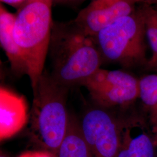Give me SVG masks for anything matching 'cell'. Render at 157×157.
<instances>
[{
  "label": "cell",
  "instance_id": "30bf717a",
  "mask_svg": "<svg viewBox=\"0 0 157 157\" xmlns=\"http://www.w3.org/2000/svg\"><path fill=\"white\" fill-rule=\"evenodd\" d=\"M15 15L0 5V43L11 65L12 72L17 77L28 75L29 69L22 53L15 41L13 28Z\"/></svg>",
  "mask_w": 157,
  "mask_h": 157
},
{
  "label": "cell",
  "instance_id": "2e32d148",
  "mask_svg": "<svg viewBox=\"0 0 157 157\" xmlns=\"http://www.w3.org/2000/svg\"><path fill=\"white\" fill-rule=\"evenodd\" d=\"M152 132L153 133L155 136V139L157 142V125L156 124H153V128H152Z\"/></svg>",
  "mask_w": 157,
  "mask_h": 157
},
{
  "label": "cell",
  "instance_id": "6da1fadb",
  "mask_svg": "<svg viewBox=\"0 0 157 157\" xmlns=\"http://www.w3.org/2000/svg\"><path fill=\"white\" fill-rule=\"evenodd\" d=\"M48 53L51 78L68 88L81 85L101 68V55L94 39L72 21L52 22Z\"/></svg>",
  "mask_w": 157,
  "mask_h": 157
},
{
  "label": "cell",
  "instance_id": "5bb4252c",
  "mask_svg": "<svg viewBox=\"0 0 157 157\" xmlns=\"http://www.w3.org/2000/svg\"><path fill=\"white\" fill-rule=\"evenodd\" d=\"M19 157H56L49 152L40 150L30 151L22 153Z\"/></svg>",
  "mask_w": 157,
  "mask_h": 157
},
{
  "label": "cell",
  "instance_id": "7c38bea8",
  "mask_svg": "<svg viewBox=\"0 0 157 157\" xmlns=\"http://www.w3.org/2000/svg\"><path fill=\"white\" fill-rule=\"evenodd\" d=\"M139 97L151 113L152 122L157 119V74L147 75L139 80Z\"/></svg>",
  "mask_w": 157,
  "mask_h": 157
},
{
  "label": "cell",
  "instance_id": "4fadbf2b",
  "mask_svg": "<svg viewBox=\"0 0 157 157\" xmlns=\"http://www.w3.org/2000/svg\"><path fill=\"white\" fill-rule=\"evenodd\" d=\"M140 11L144 22L146 35L153 52L149 63L151 66L157 67V8L147 6Z\"/></svg>",
  "mask_w": 157,
  "mask_h": 157
},
{
  "label": "cell",
  "instance_id": "d6986e66",
  "mask_svg": "<svg viewBox=\"0 0 157 157\" xmlns=\"http://www.w3.org/2000/svg\"><path fill=\"white\" fill-rule=\"evenodd\" d=\"M156 8H157V7H156Z\"/></svg>",
  "mask_w": 157,
  "mask_h": 157
},
{
  "label": "cell",
  "instance_id": "ba28073f",
  "mask_svg": "<svg viewBox=\"0 0 157 157\" xmlns=\"http://www.w3.org/2000/svg\"><path fill=\"white\" fill-rule=\"evenodd\" d=\"M155 136L142 119H120V141L117 157H156Z\"/></svg>",
  "mask_w": 157,
  "mask_h": 157
},
{
  "label": "cell",
  "instance_id": "e0dca14e",
  "mask_svg": "<svg viewBox=\"0 0 157 157\" xmlns=\"http://www.w3.org/2000/svg\"><path fill=\"white\" fill-rule=\"evenodd\" d=\"M152 124H156V125H157V119L155 120V121L152 122Z\"/></svg>",
  "mask_w": 157,
  "mask_h": 157
},
{
  "label": "cell",
  "instance_id": "9a60e30c",
  "mask_svg": "<svg viewBox=\"0 0 157 157\" xmlns=\"http://www.w3.org/2000/svg\"><path fill=\"white\" fill-rule=\"evenodd\" d=\"M29 0H4L1 1V3H5L16 8L17 11L22 8L28 4Z\"/></svg>",
  "mask_w": 157,
  "mask_h": 157
},
{
  "label": "cell",
  "instance_id": "8fae6325",
  "mask_svg": "<svg viewBox=\"0 0 157 157\" xmlns=\"http://www.w3.org/2000/svg\"><path fill=\"white\" fill-rule=\"evenodd\" d=\"M56 157H93L84 139L80 122L69 116L67 130Z\"/></svg>",
  "mask_w": 157,
  "mask_h": 157
},
{
  "label": "cell",
  "instance_id": "277c9868",
  "mask_svg": "<svg viewBox=\"0 0 157 157\" xmlns=\"http://www.w3.org/2000/svg\"><path fill=\"white\" fill-rule=\"evenodd\" d=\"M145 26L140 11L122 17L93 37L105 59L132 67L146 62Z\"/></svg>",
  "mask_w": 157,
  "mask_h": 157
},
{
  "label": "cell",
  "instance_id": "3957f363",
  "mask_svg": "<svg viewBox=\"0 0 157 157\" xmlns=\"http://www.w3.org/2000/svg\"><path fill=\"white\" fill-rule=\"evenodd\" d=\"M52 2L48 0H29L17 11L13 36L28 67V76L33 92L44 72L48 54L52 21Z\"/></svg>",
  "mask_w": 157,
  "mask_h": 157
},
{
  "label": "cell",
  "instance_id": "8992f818",
  "mask_svg": "<svg viewBox=\"0 0 157 157\" xmlns=\"http://www.w3.org/2000/svg\"><path fill=\"white\" fill-rule=\"evenodd\" d=\"M93 157H117L120 141V119L106 109L95 106L87 110L80 122Z\"/></svg>",
  "mask_w": 157,
  "mask_h": 157
},
{
  "label": "cell",
  "instance_id": "52a82bcc",
  "mask_svg": "<svg viewBox=\"0 0 157 157\" xmlns=\"http://www.w3.org/2000/svg\"><path fill=\"white\" fill-rule=\"evenodd\" d=\"M135 4L128 0H93L72 22L86 34L94 37L120 18L133 13Z\"/></svg>",
  "mask_w": 157,
  "mask_h": 157
},
{
  "label": "cell",
  "instance_id": "ac0fdd59",
  "mask_svg": "<svg viewBox=\"0 0 157 157\" xmlns=\"http://www.w3.org/2000/svg\"><path fill=\"white\" fill-rule=\"evenodd\" d=\"M6 157V156H4V155H1V157Z\"/></svg>",
  "mask_w": 157,
  "mask_h": 157
},
{
  "label": "cell",
  "instance_id": "5b68a950",
  "mask_svg": "<svg viewBox=\"0 0 157 157\" xmlns=\"http://www.w3.org/2000/svg\"><path fill=\"white\" fill-rule=\"evenodd\" d=\"M82 86L88 90L97 106L106 109L126 107L139 97V80L120 70L100 68Z\"/></svg>",
  "mask_w": 157,
  "mask_h": 157
},
{
  "label": "cell",
  "instance_id": "7a4b0ae2",
  "mask_svg": "<svg viewBox=\"0 0 157 157\" xmlns=\"http://www.w3.org/2000/svg\"><path fill=\"white\" fill-rule=\"evenodd\" d=\"M69 89L57 83L50 73L44 71L33 91L29 137L41 150L49 152L56 157L68 125L67 100Z\"/></svg>",
  "mask_w": 157,
  "mask_h": 157
},
{
  "label": "cell",
  "instance_id": "9c48e42d",
  "mask_svg": "<svg viewBox=\"0 0 157 157\" xmlns=\"http://www.w3.org/2000/svg\"><path fill=\"white\" fill-rule=\"evenodd\" d=\"M0 104V137L2 141L11 137L22 129L27 121V108L22 97L2 87Z\"/></svg>",
  "mask_w": 157,
  "mask_h": 157
}]
</instances>
